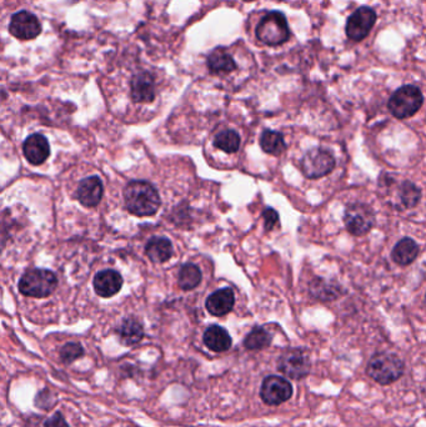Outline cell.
<instances>
[{"instance_id": "cell-1", "label": "cell", "mask_w": 426, "mask_h": 427, "mask_svg": "<svg viewBox=\"0 0 426 427\" xmlns=\"http://www.w3.org/2000/svg\"><path fill=\"white\" fill-rule=\"evenodd\" d=\"M126 209L138 217L154 215L160 208V196L157 189L148 181L134 180L124 190Z\"/></svg>"}, {"instance_id": "cell-2", "label": "cell", "mask_w": 426, "mask_h": 427, "mask_svg": "<svg viewBox=\"0 0 426 427\" xmlns=\"http://www.w3.org/2000/svg\"><path fill=\"white\" fill-rule=\"evenodd\" d=\"M405 371L401 359L390 352H379L372 357L367 366V373L380 385L393 384Z\"/></svg>"}, {"instance_id": "cell-3", "label": "cell", "mask_w": 426, "mask_h": 427, "mask_svg": "<svg viewBox=\"0 0 426 427\" xmlns=\"http://www.w3.org/2000/svg\"><path fill=\"white\" fill-rule=\"evenodd\" d=\"M255 35L259 42L269 47L286 43L290 38V29L285 16L280 11H270L260 20Z\"/></svg>"}, {"instance_id": "cell-4", "label": "cell", "mask_w": 426, "mask_h": 427, "mask_svg": "<svg viewBox=\"0 0 426 427\" xmlns=\"http://www.w3.org/2000/svg\"><path fill=\"white\" fill-rule=\"evenodd\" d=\"M424 97L415 85H404L399 88L389 100V110L398 119L410 118L420 110Z\"/></svg>"}, {"instance_id": "cell-5", "label": "cell", "mask_w": 426, "mask_h": 427, "mask_svg": "<svg viewBox=\"0 0 426 427\" xmlns=\"http://www.w3.org/2000/svg\"><path fill=\"white\" fill-rule=\"evenodd\" d=\"M58 280L54 272L47 269H34L28 271L19 282V290L25 296L47 298L54 291Z\"/></svg>"}, {"instance_id": "cell-6", "label": "cell", "mask_w": 426, "mask_h": 427, "mask_svg": "<svg viewBox=\"0 0 426 427\" xmlns=\"http://www.w3.org/2000/svg\"><path fill=\"white\" fill-rule=\"evenodd\" d=\"M344 224L353 235H364L372 230L375 224V215L370 206L362 203H354L345 209Z\"/></svg>"}, {"instance_id": "cell-7", "label": "cell", "mask_w": 426, "mask_h": 427, "mask_svg": "<svg viewBox=\"0 0 426 427\" xmlns=\"http://www.w3.org/2000/svg\"><path fill=\"white\" fill-rule=\"evenodd\" d=\"M312 363L308 354L302 349H292L284 352L278 361V370L286 378L302 380L310 373Z\"/></svg>"}, {"instance_id": "cell-8", "label": "cell", "mask_w": 426, "mask_h": 427, "mask_svg": "<svg viewBox=\"0 0 426 427\" xmlns=\"http://www.w3.org/2000/svg\"><path fill=\"white\" fill-rule=\"evenodd\" d=\"M335 159L324 149L309 150L302 160V173L308 179L323 178L335 169Z\"/></svg>"}, {"instance_id": "cell-9", "label": "cell", "mask_w": 426, "mask_h": 427, "mask_svg": "<svg viewBox=\"0 0 426 427\" xmlns=\"http://www.w3.org/2000/svg\"><path fill=\"white\" fill-rule=\"evenodd\" d=\"M377 23V13L369 6H360L348 19L345 32L348 38L354 42H362L372 32Z\"/></svg>"}, {"instance_id": "cell-10", "label": "cell", "mask_w": 426, "mask_h": 427, "mask_svg": "<svg viewBox=\"0 0 426 427\" xmlns=\"http://www.w3.org/2000/svg\"><path fill=\"white\" fill-rule=\"evenodd\" d=\"M292 396V386L290 381L276 375H270L265 378L260 387V397L266 405H281Z\"/></svg>"}, {"instance_id": "cell-11", "label": "cell", "mask_w": 426, "mask_h": 427, "mask_svg": "<svg viewBox=\"0 0 426 427\" xmlns=\"http://www.w3.org/2000/svg\"><path fill=\"white\" fill-rule=\"evenodd\" d=\"M9 30L16 38L30 40L37 38L42 32V25L37 16L29 11H23L11 16Z\"/></svg>"}, {"instance_id": "cell-12", "label": "cell", "mask_w": 426, "mask_h": 427, "mask_svg": "<svg viewBox=\"0 0 426 427\" xmlns=\"http://www.w3.org/2000/svg\"><path fill=\"white\" fill-rule=\"evenodd\" d=\"M23 152L28 162L32 165H40L50 155L48 139L42 134H32L24 141Z\"/></svg>"}, {"instance_id": "cell-13", "label": "cell", "mask_w": 426, "mask_h": 427, "mask_svg": "<svg viewBox=\"0 0 426 427\" xmlns=\"http://www.w3.org/2000/svg\"><path fill=\"white\" fill-rule=\"evenodd\" d=\"M131 97L135 103H151L155 97V81L149 73H139L131 79Z\"/></svg>"}, {"instance_id": "cell-14", "label": "cell", "mask_w": 426, "mask_h": 427, "mask_svg": "<svg viewBox=\"0 0 426 427\" xmlns=\"http://www.w3.org/2000/svg\"><path fill=\"white\" fill-rule=\"evenodd\" d=\"M123 287V277L114 270L97 272L94 277V290L102 298H110L120 291Z\"/></svg>"}, {"instance_id": "cell-15", "label": "cell", "mask_w": 426, "mask_h": 427, "mask_svg": "<svg viewBox=\"0 0 426 427\" xmlns=\"http://www.w3.org/2000/svg\"><path fill=\"white\" fill-rule=\"evenodd\" d=\"M235 303V295L232 289L225 287L218 291L213 292L209 298L206 299V310L213 316H224L229 314L234 308Z\"/></svg>"}, {"instance_id": "cell-16", "label": "cell", "mask_w": 426, "mask_h": 427, "mask_svg": "<svg viewBox=\"0 0 426 427\" xmlns=\"http://www.w3.org/2000/svg\"><path fill=\"white\" fill-rule=\"evenodd\" d=\"M76 196L83 205L89 206V208L97 206L103 198L102 180L97 176L84 179L78 186Z\"/></svg>"}, {"instance_id": "cell-17", "label": "cell", "mask_w": 426, "mask_h": 427, "mask_svg": "<svg viewBox=\"0 0 426 427\" xmlns=\"http://www.w3.org/2000/svg\"><path fill=\"white\" fill-rule=\"evenodd\" d=\"M203 339L206 347L211 349V351L224 352L232 347V341L229 332L218 325L208 327Z\"/></svg>"}, {"instance_id": "cell-18", "label": "cell", "mask_w": 426, "mask_h": 427, "mask_svg": "<svg viewBox=\"0 0 426 427\" xmlns=\"http://www.w3.org/2000/svg\"><path fill=\"white\" fill-rule=\"evenodd\" d=\"M208 68L214 74L232 73L237 69V63L232 59V55L225 49L216 48L208 56Z\"/></svg>"}, {"instance_id": "cell-19", "label": "cell", "mask_w": 426, "mask_h": 427, "mask_svg": "<svg viewBox=\"0 0 426 427\" xmlns=\"http://www.w3.org/2000/svg\"><path fill=\"white\" fill-rule=\"evenodd\" d=\"M148 258L157 264L165 263L173 256V245L167 238H153L146 243Z\"/></svg>"}, {"instance_id": "cell-20", "label": "cell", "mask_w": 426, "mask_h": 427, "mask_svg": "<svg viewBox=\"0 0 426 427\" xmlns=\"http://www.w3.org/2000/svg\"><path fill=\"white\" fill-rule=\"evenodd\" d=\"M419 246L410 238H404L396 243L391 253V258L399 265H409L418 258Z\"/></svg>"}, {"instance_id": "cell-21", "label": "cell", "mask_w": 426, "mask_h": 427, "mask_svg": "<svg viewBox=\"0 0 426 427\" xmlns=\"http://www.w3.org/2000/svg\"><path fill=\"white\" fill-rule=\"evenodd\" d=\"M117 332L122 344H124L125 347H133L141 341L144 336L143 325L135 319H125L119 326Z\"/></svg>"}, {"instance_id": "cell-22", "label": "cell", "mask_w": 426, "mask_h": 427, "mask_svg": "<svg viewBox=\"0 0 426 427\" xmlns=\"http://www.w3.org/2000/svg\"><path fill=\"white\" fill-rule=\"evenodd\" d=\"M260 145L265 152L273 154V155H280L281 152L286 150L284 136L274 130L268 129L263 131L261 138H260Z\"/></svg>"}, {"instance_id": "cell-23", "label": "cell", "mask_w": 426, "mask_h": 427, "mask_svg": "<svg viewBox=\"0 0 426 427\" xmlns=\"http://www.w3.org/2000/svg\"><path fill=\"white\" fill-rule=\"evenodd\" d=\"M201 279V271L194 264H185L179 271V287L183 290H193L199 285Z\"/></svg>"}, {"instance_id": "cell-24", "label": "cell", "mask_w": 426, "mask_h": 427, "mask_svg": "<svg viewBox=\"0 0 426 427\" xmlns=\"http://www.w3.org/2000/svg\"><path fill=\"white\" fill-rule=\"evenodd\" d=\"M273 337L270 335L269 331L265 330L264 327H254L253 330L249 332L248 336L244 340V347L248 350H261L265 347H269L271 344Z\"/></svg>"}, {"instance_id": "cell-25", "label": "cell", "mask_w": 426, "mask_h": 427, "mask_svg": "<svg viewBox=\"0 0 426 427\" xmlns=\"http://www.w3.org/2000/svg\"><path fill=\"white\" fill-rule=\"evenodd\" d=\"M214 145L227 154H234L240 148V136L234 130H224L214 139Z\"/></svg>"}, {"instance_id": "cell-26", "label": "cell", "mask_w": 426, "mask_h": 427, "mask_svg": "<svg viewBox=\"0 0 426 427\" xmlns=\"http://www.w3.org/2000/svg\"><path fill=\"white\" fill-rule=\"evenodd\" d=\"M310 292H312L314 298L323 300V301L334 300L335 298H338V295L340 294L338 285H333V284H329L326 280H321V279H318V280L312 282Z\"/></svg>"}, {"instance_id": "cell-27", "label": "cell", "mask_w": 426, "mask_h": 427, "mask_svg": "<svg viewBox=\"0 0 426 427\" xmlns=\"http://www.w3.org/2000/svg\"><path fill=\"white\" fill-rule=\"evenodd\" d=\"M420 199L421 191L416 185L413 184L410 181H405L404 184L401 185L400 200L406 209H410V208L418 205Z\"/></svg>"}, {"instance_id": "cell-28", "label": "cell", "mask_w": 426, "mask_h": 427, "mask_svg": "<svg viewBox=\"0 0 426 427\" xmlns=\"http://www.w3.org/2000/svg\"><path fill=\"white\" fill-rule=\"evenodd\" d=\"M84 355V349L78 342H68L60 350V359L64 363H71Z\"/></svg>"}, {"instance_id": "cell-29", "label": "cell", "mask_w": 426, "mask_h": 427, "mask_svg": "<svg viewBox=\"0 0 426 427\" xmlns=\"http://www.w3.org/2000/svg\"><path fill=\"white\" fill-rule=\"evenodd\" d=\"M263 217H264L265 230L266 231L273 230L279 222V214L273 208H266L264 212H263Z\"/></svg>"}, {"instance_id": "cell-30", "label": "cell", "mask_w": 426, "mask_h": 427, "mask_svg": "<svg viewBox=\"0 0 426 427\" xmlns=\"http://www.w3.org/2000/svg\"><path fill=\"white\" fill-rule=\"evenodd\" d=\"M44 426L45 427H69L68 425V422L65 421L64 416L60 414V412H57L54 414L53 416L49 417L48 420L45 421L44 423Z\"/></svg>"}, {"instance_id": "cell-31", "label": "cell", "mask_w": 426, "mask_h": 427, "mask_svg": "<svg viewBox=\"0 0 426 427\" xmlns=\"http://www.w3.org/2000/svg\"><path fill=\"white\" fill-rule=\"evenodd\" d=\"M3 248H4V241H3V240H0V251L3 250Z\"/></svg>"}, {"instance_id": "cell-32", "label": "cell", "mask_w": 426, "mask_h": 427, "mask_svg": "<svg viewBox=\"0 0 426 427\" xmlns=\"http://www.w3.org/2000/svg\"><path fill=\"white\" fill-rule=\"evenodd\" d=\"M245 1H254V0H245Z\"/></svg>"}]
</instances>
